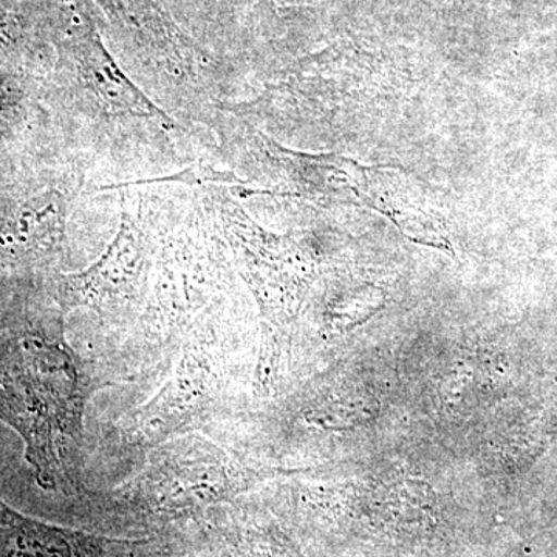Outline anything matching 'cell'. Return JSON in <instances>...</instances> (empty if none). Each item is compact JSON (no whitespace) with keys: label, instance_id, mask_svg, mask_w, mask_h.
Segmentation results:
<instances>
[{"label":"cell","instance_id":"1","mask_svg":"<svg viewBox=\"0 0 557 557\" xmlns=\"http://www.w3.org/2000/svg\"><path fill=\"white\" fill-rule=\"evenodd\" d=\"M98 384L97 372L65 339L62 317L0 335V421L24 442L44 490L60 486Z\"/></svg>","mask_w":557,"mask_h":557},{"label":"cell","instance_id":"2","mask_svg":"<svg viewBox=\"0 0 557 557\" xmlns=\"http://www.w3.org/2000/svg\"><path fill=\"white\" fill-rule=\"evenodd\" d=\"M220 219L234 263L259 306L255 392L270 398L288 370L296 322L317 281V263L298 242L263 230L236 201H223Z\"/></svg>","mask_w":557,"mask_h":557},{"label":"cell","instance_id":"3","mask_svg":"<svg viewBox=\"0 0 557 557\" xmlns=\"http://www.w3.org/2000/svg\"><path fill=\"white\" fill-rule=\"evenodd\" d=\"M262 479L197 432L148 450L139 471L113 490V500L143 518H194L233 500Z\"/></svg>","mask_w":557,"mask_h":557},{"label":"cell","instance_id":"4","mask_svg":"<svg viewBox=\"0 0 557 557\" xmlns=\"http://www.w3.org/2000/svg\"><path fill=\"white\" fill-rule=\"evenodd\" d=\"M170 368L163 386L121 423V443L126 448L150 450L168 440L197 432L222 408L225 359L209 330L194 329Z\"/></svg>","mask_w":557,"mask_h":557},{"label":"cell","instance_id":"5","mask_svg":"<svg viewBox=\"0 0 557 557\" xmlns=\"http://www.w3.org/2000/svg\"><path fill=\"white\" fill-rule=\"evenodd\" d=\"M149 270L148 240L129 215H123L119 233L100 259L78 273L58 277L61 314L84 309L104 321L129 317L148 288Z\"/></svg>","mask_w":557,"mask_h":557},{"label":"cell","instance_id":"6","mask_svg":"<svg viewBox=\"0 0 557 557\" xmlns=\"http://www.w3.org/2000/svg\"><path fill=\"white\" fill-rule=\"evenodd\" d=\"M0 557H171L159 539L104 536L22 515L0 498Z\"/></svg>","mask_w":557,"mask_h":557},{"label":"cell","instance_id":"7","mask_svg":"<svg viewBox=\"0 0 557 557\" xmlns=\"http://www.w3.org/2000/svg\"><path fill=\"white\" fill-rule=\"evenodd\" d=\"M75 76L83 97L89 98L101 112L174 127V120L127 78L97 36L84 35L76 46Z\"/></svg>","mask_w":557,"mask_h":557},{"label":"cell","instance_id":"8","mask_svg":"<svg viewBox=\"0 0 557 557\" xmlns=\"http://www.w3.org/2000/svg\"><path fill=\"white\" fill-rule=\"evenodd\" d=\"M67 201L62 194L28 200L0 230V247L21 256L61 255L65 248Z\"/></svg>","mask_w":557,"mask_h":557},{"label":"cell","instance_id":"9","mask_svg":"<svg viewBox=\"0 0 557 557\" xmlns=\"http://www.w3.org/2000/svg\"><path fill=\"white\" fill-rule=\"evenodd\" d=\"M265 141L270 156L281 161L288 174L306 188L322 194L338 193L341 189H350L359 194V177H364V174L354 161L336 157L307 156L293 152L271 139Z\"/></svg>","mask_w":557,"mask_h":557},{"label":"cell","instance_id":"10","mask_svg":"<svg viewBox=\"0 0 557 557\" xmlns=\"http://www.w3.org/2000/svg\"><path fill=\"white\" fill-rule=\"evenodd\" d=\"M160 183H180V185L201 186L209 183H223V185H240L242 180L230 171H220L207 164H193L174 175L161 178L139 180L127 186L160 185ZM124 188V186H123Z\"/></svg>","mask_w":557,"mask_h":557}]
</instances>
